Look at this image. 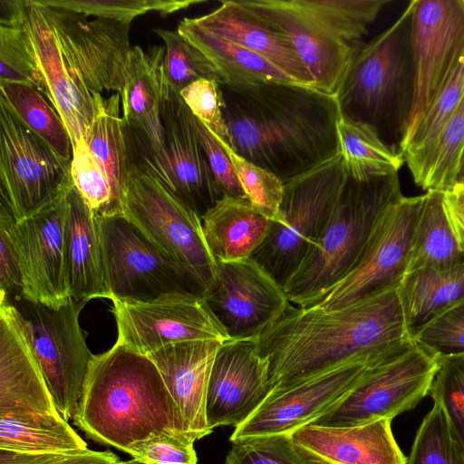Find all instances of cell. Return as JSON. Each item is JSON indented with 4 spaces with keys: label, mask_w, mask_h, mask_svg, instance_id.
<instances>
[{
    "label": "cell",
    "mask_w": 464,
    "mask_h": 464,
    "mask_svg": "<svg viewBox=\"0 0 464 464\" xmlns=\"http://www.w3.org/2000/svg\"><path fill=\"white\" fill-rule=\"evenodd\" d=\"M407 464H464V449L456 439L440 404L433 402L423 418Z\"/></svg>",
    "instance_id": "obj_41"
},
{
    "label": "cell",
    "mask_w": 464,
    "mask_h": 464,
    "mask_svg": "<svg viewBox=\"0 0 464 464\" xmlns=\"http://www.w3.org/2000/svg\"><path fill=\"white\" fill-rule=\"evenodd\" d=\"M464 155V98L441 130L419 177L423 190L447 191L457 183Z\"/></svg>",
    "instance_id": "obj_40"
},
{
    "label": "cell",
    "mask_w": 464,
    "mask_h": 464,
    "mask_svg": "<svg viewBox=\"0 0 464 464\" xmlns=\"http://www.w3.org/2000/svg\"><path fill=\"white\" fill-rule=\"evenodd\" d=\"M440 363L438 357L413 343L403 353L370 366L343 399L313 423L353 426L392 420L430 393Z\"/></svg>",
    "instance_id": "obj_10"
},
{
    "label": "cell",
    "mask_w": 464,
    "mask_h": 464,
    "mask_svg": "<svg viewBox=\"0 0 464 464\" xmlns=\"http://www.w3.org/2000/svg\"><path fill=\"white\" fill-rule=\"evenodd\" d=\"M41 5L125 23L148 12L171 14L204 0H36Z\"/></svg>",
    "instance_id": "obj_44"
},
{
    "label": "cell",
    "mask_w": 464,
    "mask_h": 464,
    "mask_svg": "<svg viewBox=\"0 0 464 464\" xmlns=\"http://www.w3.org/2000/svg\"><path fill=\"white\" fill-rule=\"evenodd\" d=\"M118 463H119V462H118ZM118 463H117V464H118Z\"/></svg>",
    "instance_id": "obj_58"
},
{
    "label": "cell",
    "mask_w": 464,
    "mask_h": 464,
    "mask_svg": "<svg viewBox=\"0 0 464 464\" xmlns=\"http://www.w3.org/2000/svg\"><path fill=\"white\" fill-rule=\"evenodd\" d=\"M174 191L200 218L222 198L200 145L193 114L166 82L160 109Z\"/></svg>",
    "instance_id": "obj_23"
},
{
    "label": "cell",
    "mask_w": 464,
    "mask_h": 464,
    "mask_svg": "<svg viewBox=\"0 0 464 464\" xmlns=\"http://www.w3.org/2000/svg\"><path fill=\"white\" fill-rule=\"evenodd\" d=\"M443 206L459 247L464 253V184L443 191Z\"/></svg>",
    "instance_id": "obj_53"
},
{
    "label": "cell",
    "mask_w": 464,
    "mask_h": 464,
    "mask_svg": "<svg viewBox=\"0 0 464 464\" xmlns=\"http://www.w3.org/2000/svg\"><path fill=\"white\" fill-rule=\"evenodd\" d=\"M271 391L269 361L256 339L222 343L212 365L206 399V418L213 431L237 427L264 401Z\"/></svg>",
    "instance_id": "obj_19"
},
{
    "label": "cell",
    "mask_w": 464,
    "mask_h": 464,
    "mask_svg": "<svg viewBox=\"0 0 464 464\" xmlns=\"http://www.w3.org/2000/svg\"><path fill=\"white\" fill-rule=\"evenodd\" d=\"M347 178L342 156L285 183L281 220L251 258L283 288L321 234Z\"/></svg>",
    "instance_id": "obj_6"
},
{
    "label": "cell",
    "mask_w": 464,
    "mask_h": 464,
    "mask_svg": "<svg viewBox=\"0 0 464 464\" xmlns=\"http://www.w3.org/2000/svg\"><path fill=\"white\" fill-rule=\"evenodd\" d=\"M401 196L399 173L362 180L347 174L324 227L284 286L290 303L307 307L342 280Z\"/></svg>",
    "instance_id": "obj_5"
},
{
    "label": "cell",
    "mask_w": 464,
    "mask_h": 464,
    "mask_svg": "<svg viewBox=\"0 0 464 464\" xmlns=\"http://www.w3.org/2000/svg\"><path fill=\"white\" fill-rule=\"evenodd\" d=\"M463 98L464 51L422 119L400 143L404 162L414 180L420 174L441 130Z\"/></svg>",
    "instance_id": "obj_36"
},
{
    "label": "cell",
    "mask_w": 464,
    "mask_h": 464,
    "mask_svg": "<svg viewBox=\"0 0 464 464\" xmlns=\"http://www.w3.org/2000/svg\"><path fill=\"white\" fill-rule=\"evenodd\" d=\"M307 14L353 47L359 48L370 25L389 0H296Z\"/></svg>",
    "instance_id": "obj_39"
},
{
    "label": "cell",
    "mask_w": 464,
    "mask_h": 464,
    "mask_svg": "<svg viewBox=\"0 0 464 464\" xmlns=\"http://www.w3.org/2000/svg\"><path fill=\"white\" fill-rule=\"evenodd\" d=\"M191 113L226 147H230L227 127L222 113V99L217 80H198L179 92Z\"/></svg>",
    "instance_id": "obj_49"
},
{
    "label": "cell",
    "mask_w": 464,
    "mask_h": 464,
    "mask_svg": "<svg viewBox=\"0 0 464 464\" xmlns=\"http://www.w3.org/2000/svg\"><path fill=\"white\" fill-rule=\"evenodd\" d=\"M71 162L60 158L0 99L1 198L16 222L72 187Z\"/></svg>",
    "instance_id": "obj_11"
},
{
    "label": "cell",
    "mask_w": 464,
    "mask_h": 464,
    "mask_svg": "<svg viewBox=\"0 0 464 464\" xmlns=\"http://www.w3.org/2000/svg\"><path fill=\"white\" fill-rule=\"evenodd\" d=\"M256 342L269 361L271 390L358 359L380 363L414 343L398 287L332 311L290 304Z\"/></svg>",
    "instance_id": "obj_1"
},
{
    "label": "cell",
    "mask_w": 464,
    "mask_h": 464,
    "mask_svg": "<svg viewBox=\"0 0 464 464\" xmlns=\"http://www.w3.org/2000/svg\"><path fill=\"white\" fill-rule=\"evenodd\" d=\"M72 420L91 440L124 452L162 433L193 440L154 362L117 342L93 356Z\"/></svg>",
    "instance_id": "obj_3"
},
{
    "label": "cell",
    "mask_w": 464,
    "mask_h": 464,
    "mask_svg": "<svg viewBox=\"0 0 464 464\" xmlns=\"http://www.w3.org/2000/svg\"><path fill=\"white\" fill-rule=\"evenodd\" d=\"M291 43L313 78V88L335 97L358 48L309 14L296 0H239Z\"/></svg>",
    "instance_id": "obj_20"
},
{
    "label": "cell",
    "mask_w": 464,
    "mask_h": 464,
    "mask_svg": "<svg viewBox=\"0 0 464 464\" xmlns=\"http://www.w3.org/2000/svg\"><path fill=\"white\" fill-rule=\"evenodd\" d=\"M224 147L228 151L246 198L251 206L272 222H280L285 183L272 172Z\"/></svg>",
    "instance_id": "obj_45"
},
{
    "label": "cell",
    "mask_w": 464,
    "mask_h": 464,
    "mask_svg": "<svg viewBox=\"0 0 464 464\" xmlns=\"http://www.w3.org/2000/svg\"><path fill=\"white\" fill-rule=\"evenodd\" d=\"M9 303L59 414L66 421L73 419L94 356L79 323L80 313L87 303L70 297L66 304L54 308L32 302L21 294Z\"/></svg>",
    "instance_id": "obj_7"
},
{
    "label": "cell",
    "mask_w": 464,
    "mask_h": 464,
    "mask_svg": "<svg viewBox=\"0 0 464 464\" xmlns=\"http://www.w3.org/2000/svg\"><path fill=\"white\" fill-rule=\"evenodd\" d=\"M219 89L228 149L284 183L340 153L334 96L285 82H219Z\"/></svg>",
    "instance_id": "obj_2"
},
{
    "label": "cell",
    "mask_w": 464,
    "mask_h": 464,
    "mask_svg": "<svg viewBox=\"0 0 464 464\" xmlns=\"http://www.w3.org/2000/svg\"><path fill=\"white\" fill-rule=\"evenodd\" d=\"M457 184H464V155H463V159L461 161L460 172H459V176Z\"/></svg>",
    "instance_id": "obj_56"
},
{
    "label": "cell",
    "mask_w": 464,
    "mask_h": 464,
    "mask_svg": "<svg viewBox=\"0 0 464 464\" xmlns=\"http://www.w3.org/2000/svg\"><path fill=\"white\" fill-rule=\"evenodd\" d=\"M38 4L53 27L65 59L87 90L92 94L114 91L121 95L128 78L132 49L129 38L130 23L90 18L83 14Z\"/></svg>",
    "instance_id": "obj_14"
},
{
    "label": "cell",
    "mask_w": 464,
    "mask_h": 464,
    "mask_svg": "<svg viewBox=\"0 0 464 464\" xmlns=\"http://www.w3.org/2000/svg\"><path fill=\"white\" fill-rule=\"evenodd\" d=\"M71 456L74 455L0 449V464H58Z\"/></svg>",
    "instance_id": "obj_54"
},
{
    "label": "cell",
    "mask_w": 464,
    "mask_h": 464,
    "mask_svg": "<svg viewBox=\"0 0 464 464\" xmlns=\"http://www.w3.org/2000/svg\"><path fill=\"white\" fill-rule=\"evenodd\" d=\"M177 31L210 61L218 72L220 82L297 83L266 59L209 32L196 24L193 18L182 19Z\"/></svg>",
    "instance_id": "obj_30"
},
{
    "label": "cell",
    "mask_w": 464,
    "mask_h": 464,
    "mask_svg": "<svg viewBox=\"0 0 464 464\" xmlns=\"http://www.w3.org/2000/svg\"><path fill=\"white\" fill-rule=\"evenodd\" d=\"M204 237L216 262L251 258L273 222L257 212L246 198L223 196L202 217Z\"/></svg>",
    "instance_id": "obj_29"
},
{
    "label": "cell",
    "mask_w": 464,
    "mask_h": 464,
    "mask_svg": "<svg viewBox=\"0 0 464 464\" xmlns=\"http://www.w3.org/2000/svg\"><path fill=\"white\" fill-rule=\"evenodd\" d=\"M193 20L266 59L297 83L313 88V78L291 43L239 0L222 1L212 12Z\"/></svg>",
    "instance_id": "obj_27"
},
{
    "label": "cell",
    "mask_w": 464,
    "mask_h": 464,
    "mask_svg": "<svg viewBox=\"0 0 464 464\" xmlns=\"http://www.w3.org/2000/svg\"><path fill=\"white\" fill-rule=\"evenodd\" d=\"M412 340L440 360L464 354V301L422 326L413 334Z\"/></svg>",
    "instance_id": "obj_48"
},
{
    "label": "cell",
    "mask_w": 464,
    "mask_h": 464,
    "mask_svg": "<svg viewBox=\"0 0 464 464\" xmlns=\"http://www.w3.org/2000/svg\"><path fill=\"white\" fill-rule=\"evenodd\" d=\"M69 190L18 222L1 198L0 219L6 224L17 254L21 295L32 302L54 308L63 305L71 297L65 250Z\"/></svg>",
    "instance_id": "obj_13"
},
{
    "label": "cell",
    "mask_w": 464,
    "mask_h": 464,
    "mask_svg": "<svg viewBox=\"0 0 464 464\" xmlns=\"http://www.w3.org/2000/svg\"><path fill=\"white\" fill-rule=\"evenodd\" d=\"M421 195L396 200L385 211L349 273L307 307L340 309L399 286L407 273Z\"/></svg>",
    "instance_id": "obj_12"
},
{
    "label": "cell",
    "mask_w": 464,
    "mask_h": 464,
    "mask_svg": "<svg viewBox=\"0 0 464 464\" xmlns=\"http://www.w3.org/2000/svg\"><path fill=\"white\" fill-rule=\"evenodd\" d=\"M430 395L445 411L451 430L464 449V354L440 360Z\"/></svg>",
    "instance_id": "obj_46"
},
{
    "label": "cell",
    "mask_w": 464,
    "mask_h": 464,
    "mask_svg": "<svg viewBox=\"0 0 464 464\" xmlns=\"http://www.w3.org/2000/svg\"><path fill=\"white\" fill-rule=\"evenodd\" d=\"M65 250L71 297L88 303L108 298L99 215L84 202L72 186L67 194Z\"/></svg>",
    "instance_id": "obj_28"
},
{
    "label": "cell",
    "mask_w": 464,
    "mask_h": 464,
    "mask_svg": "<svg viewBox=\"0 0 464 464\" xmlns=\"http://www.w3.org/2000/svg\"><path fill=\"white\" fill-rule=\"evenodd\" d=\"M111 302L116 342L143 355L179 342L230 340L203 297L193 294L165 295L146 302Z\"/></svg>",
    "instance_id": "obj_15"
},
{
    "label": "cell",
    "mask_w": 464,
    "mask_h": 464,
    "mask_svg": "<svg viewBox=\"0 0 464 464\" xmlns=\"http://www.w3.org/2000/svg\"><path fill=\"white\" fill-rule=\"evenodd\" d=\"M59 414L39 363L7 301L0 302V417Z\"/></svg>",
    "instance_id": "obj_25"
},
{
    "label": "cell",
    "mask_w": 464,
    "mask_h": 464,
    "mask_svg": "<svg viewBox=\"0 0 464 464\" xmlns=\"http://www.w3.org/2000/svg\"><path fill=\"white\" fill-rule=\"evenodd\" d=\"M1 100L15 116L60 158L71 162L72 144L68 130L54 107L34 86L0 82Z\"/></svg>",
    "instance_id": "obj_37"
},
{
    "label": "cell",
    "mask_w": 464,
    "mask_h": 464,
    "mask_svg": "<svg viewBox=\"0 0 464 464\" xmlns=\"http://www.w3.org/2000/svg\"><path fill=\"white\" fill-rule=\"evenodd\" d=\"M121 460L111 451L89 450L82 454L71 456L58 464H117Z\"/></svg>",
    "instance_id": "obj_55"
},
{
    "label": "cell",
    "mask_w": 464,
    "mask_h": 464,
    "mask_svg": "<svg viewBox=\"0 0 464 464\" xmlns=\"http://www.w3.org/2000/svg\"><path fill=\"white\" fill-rule=\"evenodd\" d=\"M203 299L235 340L256 339L291 304L284 288L252 258L217 262Z\"/></svg>",
    "instance_id": "obj_17"
},
{
    "label": "cell",
    "mask_w": 464,
    "mask_h": 464,
    "mask_svg": "<svg viewBox=\"0 0 464 464\" xmlns=\"http://www.w3.org/2000/svg\"><path fill=\"white\" fill-rule=\"evenodd\" d=\"M372 365L375 363L358 359L286 387L271 390L260 406L244 422L235 427L230 442L264 436L290 435L314 422L341 401Z\"/></svg>",
    "instance_id": "obj_18"
},
{
    "label": "cell",
    "mask_w": 464,
    "mask_h": 464,
    "mask_svg": "<svg viewBox=\"0 0 464 464\" xmlns=\"http://www.w3.org/2000/svg\"><path fill=\"white\" fill-rule=\"evenodd\" d=\"M164 53V46H152L147 51L132 46L121 102L125 125L144 134L150 145V173L173 193L171 165L160 118L166 86Z\"/></svg>",
    "instance_id": "obj_22"
},
{
    "label": "cell",
    "mask_w": 464,
    "mask_h": 464,
    "mask_svg": "<svg viewBox=\"0 0 464 464\" xmlns=\"http://www.w3.org/2000/svg\"><path fill=\"white\" fill-rule=\"evenodd\" d=\"M0 301L8 297L15 287L21 289L22 278L16 251L6 224L0 219Z\"/></svg>",
    "instance_id": "obj_52"
},
{
    "label": "cell",
    "mask_w": 464,
    "mask_h": 464,
    "mask_svg": "<svg viewBox=\"0 0 464 464\" xmlns=\"http://www.w3.org/2000/svg\"><path fill=\"white\" fill-rule=\"evenodd\" d=\"M122 216L161 252L193 273L207 291L216 276L217 262L207 245L201 218L131 160Z\"/></svg>",
    "instance_id": "obj_8"
},
{
    "label": "cell",
    "mask_w": 464,
    "mask_h": 464,
    "mask_svg": "<svg viewBox=\"0 0 464 464\" xmlns=\"http://www.w3.org/2000/svg\"><path fill=\"white\" fill-rule=\"evenodd\" d=\"M463 259L445 213L443 191H427L421 195L407 273L425 267L447 268Z\"/></svg>",
    "instance_id": "obj_33"
},
{
    "label": "cell",
    "mask_w": 464,
    "mask_h": 464,
    "mask_svg": "<svg viewBox=\"0 0 464 464\" xmlns=\"http://www.w3.org/2000/svg\"><path fill=\"white\" fill-rule=\"evenodd\" d=\"M92 96L95 115L83 137L103 169L122 215L130 158L125 124L120 116L121 95L116 92L109 99L101 93H92Z\"/></svg>",
    "instance_id": "obj_32"
},
{
    "label": "cell",
    "mask_w": 464,
    "mask_h": 464,
    "mask_svg": "<svg viewBox=\"0 0 464 464\" xmlns=\"http://www.w3.org/2000/svg\"><path fill=\"white\" fill-rule=\"evenodd\" d=\"M154 33L165 44L163 58L164 74L167 83L177 92L189 84L201 80H217L218 72L210 61L179 32L154 29Z\"/></svg>",
    "instance_id": "obj_42"
},
{
    "label": "cell",
    "mask_w": 464,
    "mask_h": 464,
    "mask_svg": "<svg viewBox=\"0 0 464 464\" xmlns=\"http://www.w3.org/2000/svg\"><path fill=\"white\" fill-rule=\"evenodd\" d=\"M118 464H148V463L142 462L140 460H138V459L132 458L130 460L120 461Z\"/></svg>",
    "instance_id": "obj_57"
},
{
    "label": "cell",
    "mask_w": 464,
    "mask_h": 464,
    "mask_svg": "<svg viewBox=\"0 0 464 464\" xmlns=\"http://www.w3.org/2000/svg\"><path fill=\"white\" fill-rule=\"evenodd\" d=\"M70 171L73 187L94 213L102 217L121 215L109 179L84 137L72 147Z\"/></svg>",
    "instance_id": "obj_43"
},
{
    "label": "cell",
    "mask_w": 464,
    "mask_h": 464,
    "mask_svg": "<svg viewBox=\"0 0 464 464\" xmlns=\"http://www.w3.org/2000/svg\"><path fill=\"white\" fill-rule=\"evenodd\" d=\"M390 419L353 426L309 423L289 436L312 464H407Z\"/></svg>",
    "instance_id": "obj_24"
},
{
    "label": "cell",
    "mask_w": 464,
    "mask_h": 464,
    "mask_svg": "<svg viewBox=\"0 0 464 464\" xmlns=\"http://www.w3.org/2000/svg\"><path fill=\"white\" fill-rule=\"evenodd\" d=\"M413 5L414 0L392 25L357 49L335 94L341 117L372 127L397 150L414 91Z\"/></svg>",
    "instance_id": "obj_4"
},
{
    "label": "cell",
    "mask_w": 464,
    "mask_h": 464,
    "mask_svg": "<svg viewBox=\"0 0 464 464\" xmlns=\"http://www.w3.org/2000/svg\"><path fill=\"white\" fill-rule=\"evenodd\" d=\"M222 343L179 342L147 355L158 368L195 441L212 432L207 423L206 399L212 365Z\"/></svg>",
    "instance_id": "obj_26"
},
{
    "label": "cell",
    "mask_w": 464,
    "mask_h": 464,
    "mask_svg": "<svg viewBox=\"0 0 464 464\" xmlns=\"http://www.w3.org/2000/svg\"><path fill=\"white\" fill-rule=\"evenodd\" d=\"M194 440L162 433L132 444L127 453L148 464H198Z\"/></svg>",
    "instance_id": "obj_50"
},
{
    "label": "cell",
    "mask_w": 464,
    "mask_h": 464,
    "mask_svg": "<svg viewBox=\"0 0 464 464\" xmlns=\"http://www.w3.org/2000/svg\"><path fill=\"white\" fill-rule=\"evenodd\" d=\"M411 42L414 91L401 140L422 119L464 51V0H414Z\"/></svg>",
    "instance_id": "obj_16"
},
{
    "label": "cell",
    "mask_w": 464,
    "mask_h": 464,
    "mask_svg": "<svg viewBox=\"0 0 464 464\" xmlns=\"http://www.w3.org/2000/svg\"><path fill=\"white\" fill-rule=\"evenodd\" d=\"M193 122L216 185L222 197L246 198L227 150L194 115Z\"/></svg>",
    "instance_id": "obj_51"
},
{
    "label": "cell",
    "mask_w": 464,
    "mask_h": 464,
    "mask_svg": "<svg viewBox=\"0 0 464 464\" xmlns=\"http://www.w3.org/2000/svg\"><path fill=\"white\" fill-rule=\"evenodd\" d=\"M224 464H312L289 435H275L231 442Z\"/></svg>",
    "instance_id": "obj_47"
},
{
    "label": "cell",
    "mask_w": 464,
    "mask_h": 464,
    "mask_svg": "<svg viewBox=\"0 0 464 464\" xmlns=\"http://www.w3.org/2000/svg\"><path fill=\"white\" fill-rule=\"evenodd\" d=\"M411 337L422 326L464 301V259L447 268H420L406 273L398 286Z\"/></svg>",
    "instance_id": "obj_31"
},
{
    "label": "cell",
    "mask_w": 464,
    "mask_h": 464,
    "mask_svg": "<svg viewBox=\"0 0 464 464\" xmlns=\"http://www.w3.org/2000/svg\"><path fill=\"white\" fill-rule=\"evenodd\" d=\"M337 132L343 167L353 179L399 173L404 163L402 153L387 145L372 127L340 116Z\"/></svg>",
    "instance_id": "obj_35"
},
{
    "label": "cell",
    "mask_w": 464,
    "mask_h": 464,
    "mask_svg": "<svg viewBox=\"0 0 464 464\" xmlns=\"http://www.w3.org/2000/svg\"><path fill=\"white\" fill-rule=\"evenodd\" d=\"M19 0H0V82H22L44 93L29 35L17 15Z\"/></svg>",
    "instance_id": "obj_38"
},
{
    "label": "cell",
    "mask_w": 464,
    "mask_h": 464,
    "mask_svg": "<svg viewBox=\"0 0 464 464\" xmlns=\"http://www.w3.org/2000/svg\"><path fill=\"white\" fill-rule=\"evenodd\" d=\"M110 299L146 302L170 294L203 297L206 287L161 252L122 215L99 216Z\"/></svg>",
    "instance_id": "obj_9"
},
{
    "label": "cell",
    "mask_w": 464,
    "mask_h": 464,
    "mask_svg": "<svg viewBox=\"0 0 464 464\" xmlns=\"http://www.w3.org/2000/svg\"><path fill=\"white\" fill-rule=\"evenodd\" d=\"M0 449L67 455L90 450L60 414L1 416Z\"/></svg>",
    "instance_id": "obj_34"
},
{
    "label": "cell",
    "mask_w": 464,
    "mask_h": 464,
    "mask_svg": "<svg viewBox=\"0 0 464 464\" xmlns=\"http://www.w3.org/2000/svg\"><path fill=\"white\" fill-rule=\"evenodd\" d=\"M17 15L29 35L44 94L63 119L74 147L94 118L93 96L69 65L43 7L35 0H19Z\"/></svg>",
    "instance_id": "obj_21"
}]
</instances>
